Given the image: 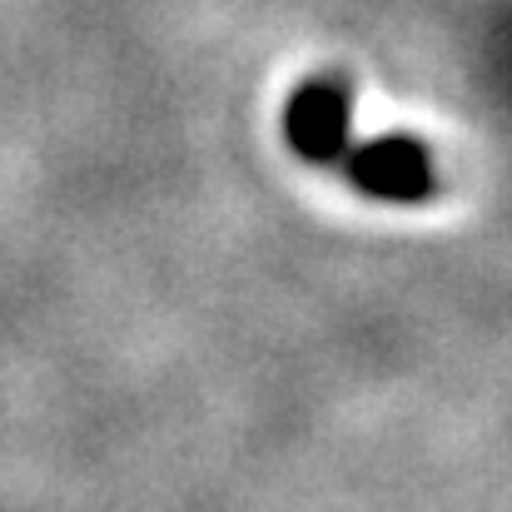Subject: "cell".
<instances>
[{
    "label": "cell",
    "instance_id": "2",
    "mask_svg": "<svg viewBox=\"0 0 512 512\" xmlns=\"http://www.w3.org/2000/svg\"><path fill=\"white\" fill-rule=\"evenodd\" d=\"M339 165L348 174V184L368 199L423 204L433 194V155L413 135H378V140L348 145Z\"/></svg>",
    "mask_w": 512,
    "mask_h": 512
},
{
    "label": "cell",
    "instance_id": "1",
    "mask_svg": "<svg viewBox=\"0 0 512 512\" xmlns=\"http://www.w3.org/2000/svg\"><path fill=\"white\" fill-rule=\"evenodd\" d=\"M353 95L343 75H309L284 105V140L304 165H339L348 155Z\"/></svg>",
    "mask_w": 512,
    "mask_h": 512
}]
</instances>
